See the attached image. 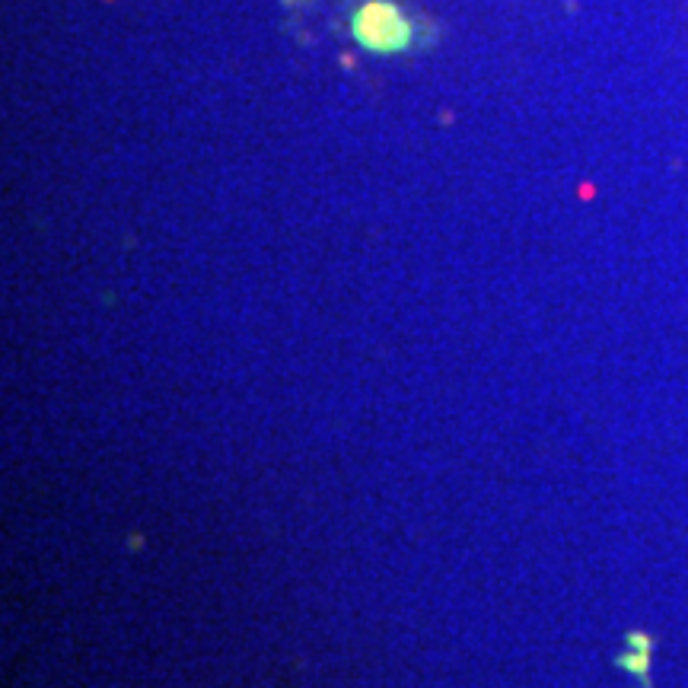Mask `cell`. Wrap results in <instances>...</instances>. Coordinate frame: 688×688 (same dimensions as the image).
<instances>
[{
    "label": "cell",
    "mask_w": 688,
    "mask_h": 688,
    "mask_svg": "<svg viewBox=\"0 0 688 688\" xmlns=\"http://www.w3.org/2000/svg\"><path fill=\"white\" fill-rule=\"evenodd\" d=\"M351 36L373 55H402L418 42V26L392 0H367L351 13Z\"/></svg>",
    "instance_id": "obj_1"
}]
</instances>
